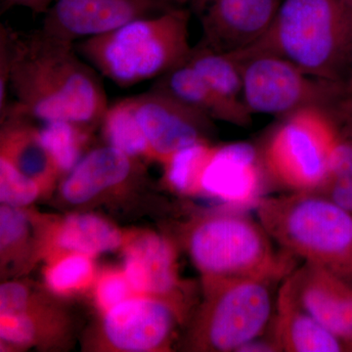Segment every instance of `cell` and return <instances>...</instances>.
Wrapping results in <instances>:
<instances>
[{
	"mask_svg": "<svg viewBox=\"0 0 352 352\" xmlns=\"http://www.w3.org/2000/svg\"><path fill=\"white\" fill-rule=\"evenodd\" d=\"M342 1L344 6L352 12V0H342Z\"/></svg>",
	"mask_w": 352,
	"mask_h": 352,
	"instance_id": "d590c367",
	"label": "cell"
},
{
	"mask_svg": "<svg viewBox=\"0 0 352 352\" xmlns=\"http://www.w3.org/2000/svg\"><path fill=\"white\" fill-rule=\"evenodd\" d=\"M283 0H188L201 43L222 52L249 47L270 30Z\"/></svg>",
	"mask_w": 352,
	"mask_h": 352,
	"instance_id": "8fae6325",
	"label": "cell"
},
{
	"mask_svg": "<svg viewBox=\"0 0 352 352\" xmlns=\"http://www.w3.org/2000/svg\"><path fill=\"white\" fill-rule=\"evenodd\" d=\"M144 134L150 156L166 163L175 153L208 141L212 120L171 95L151 88L126 98Z\"/></svg>",
	"mask_w": 352,
	"mask_h": 352,
	"instance_id": "30bf717a",
	"label": "cell"
},
{
	"mask_svg": "<svg viewBox=\"0 0 352 352\" xmlns=\"http://www.w3.org/2000/svg\"><path fill=\"white\" fill-rule=\"evenodd\" d=\"M151 88L171 95L210 120L239 126L251 124L252 113L244 102L232 100L220 94L186 63L157 78Z\"/></svg>",
	"mask_w": 352,
	"mask_h": 352,
	"instance_id": "ac0fdd59",
	"label": "cell"
},
{
	"mask_svg": "<svg viewBox=\"0 0 352 352\" xmlns=\"http://www.w3.org/2000/svg\"><path fill=\"white\" fill-rule=\"evenodd\" d=\"M29 302V292L24 285L17 282H7L0 287V315L28 311Z\"/></svg>",
	"mask_w": 352,
	"mask_h": 352,
	"instance_id": "4dcf8cb0",
	"label": "cell"
},
{
	"mask_svg": "<svg viewBox=\"0 0 352 352\" xmlns=\"http://www.w3.org/2000/svg\"><path fill=\"white\" fill-rule=\"evenodd\" d=\"M41 187L9 160L0 156V200L3 205L16 208L30 205L38 198Z\"/></svg>",
	"mask_w": 352,
	"mask_h": 352,
	"instance_id": "484cf974",
	"label": "cell"
},
{
	"mask_svg": "<svg viewBox=\"0 0 352 352\" xmlns=\"http://www.w3.org/2000/svg\"><path fill=\"white\" fill-rule=\"evenodd\" d=\"M58 247L71 252L98 256L122 245L119 229L94 214H74L62 222L57 231Z\"/></svg>",
	"mask_w": 352,
	"mask_h": 352,
	"instance_id": "ffe728a7",
	"label": "cell"
},
{
	"mask_svg": "<svg viewBox=\"0 0 352 352\" xmlns=\"http://www.w3.org/2000/svg\"><path fill=\"white\" fill-rule=\"evenodd\" d=\"M29 220L20 208L2 205L0 208V245L1 251L10 249L25 239Z\"/></svg>",
	"mask_w": 352,
	"mask_h": 352,
	"instance_id": "f546056e",
	"label": "cell"
},
{
	"mask_svg": "<svg viewBox=\"0 0 352 352\" xmlns=\"http://www.w3.org/2000/svg\"><path fill=\"white\" fill-rule=\"evenodd\" d=\"M100 76L75 44L41 30L21 36L9 76L13 102L0 119L15 113L44 124H101L109 104Z\"/></svg>",
	"mask_w": 352,
	"mask_h": 352,
	"instance_id": "6da1fadb",
	"label": "cell"
},
{
	"mask_svg": "<svg viewBox=\"0 0 352 352\" xmlns=\"http://www.w3.org/2000/svg\"><path fill=\"white\" fill-rule=\"evenodd\" d=\"M30 118L8 113L1 119V155L43 186L59 173L56 162Z\"/></svg>",
	"mask_w": 352,
	"mask_h": 352,
	"instance_id": "d6986e66",
	"label": "cell"
},
{
	"mask_svg": "<svg viewBox=\"0 0 352 352\" xmlns=\"http://www.w3.org/2000/svg\"><path fill=\"white\" fill-rule=\"evenodd\" d=\"M135 159L109 144L95 148L69 171L62 183V196L80 205L124 184L135 175Z\"/></svg>",
	"mask_w": 352,
	"mask_h": 352,
	"instance_id": "2e32d148",
	"label": "cell"
},
{
	"mask_svg": "<svg viewBox=\"0 0 352 352\" xmlns=\"http://www.w3.org/2000/svg\"><path fill=\"white\" fill-rule=\"evenodd\" d=\"M352 214V178L330 176L320 191L317 192Z\"/></svg>",
	"mask_w": 352,
	"mask_h": 352,
	"instance_id": "1f68e13d",
	"label": "cell"
},
{
	"mask_svg": "<svg viewBox=\"0 0 352 352\" xmlns=\"http://www.w3.org/2000/svg\"><path fill=\"white\" fill-rule=\"evenodd\" d=\"M191 16L188 7H180L82 39L75 47L99 75L118 87H133L186 63L193 48Z\"/></svg>",
	"mask_w": 352,
	"mask_h": 352,
	"instance_id": "7a4b0ae2",
	"label": "cell"
},
{
	"mask_svg": "<svg viewBox=\"0 0 352 352\" xmlns=\"http://www.w3.org/2000/svg\"><path fill=\"white\" fill-rule=\"evenodd\" d=\"M330 176H349L352 178V144L339 141L331 160Z\"/></svg>",
	"mask_w": 352,
	"mask_h": 352,
	"instance_id": "d6a6232c",
	"label": "cell"
},
{
	"mask_svg": "<svg viewBox=\"0 0 352 352\" xmlns=\"http://www.w3.org/2000/svg\"><path fill=\"white\" fill-rule=\"evenodd\" d=\"M288 278L296 300L308 314L344 344H352V286L344 277L305 263Z\"/></svg>",
	"mask_w": 352,
	"mask_h": 352,
	"instance_id": "4fadbf2b",
	"label": "cell"
},
{
	"mask_svg": "<svg viewBox=\"0 0 352 352\" xmlns=\"http://www.w3.org/2000/svg\"><path fill=\"white\" fill-rule=\"evenodd\" d=\"M258 221L285 251L338 274L352 275V214L317 192L263 198Z\"/></svg>",
	"mask_w": 352,
	"mask_h": 352,
	"instance_id": "3957f363",
	"label": "cell"
},
{
	"mask_svg": "<svg viewBox=\"0 0 352 352\" xmlns=\"http://www.w3.org/2000/svg\"><path fill=\"white\" fill-rule=\"evenodd\" d=\"M279 351L276 344L271 338L267 340H261V337L251 340L244 346H241L238 352H276Z\"/></svg>",
	"mask_w": 352,
	"mask_h": 352,
	"instance_id": "e575fe53",
	"label": "cell"
},
{
	"mask_svg": "<svg viewBox=\"0 0 352 352\" xmlns=\"http://www.w3.org/2000/svg\"><path fill=\"white\" fill-rule=\"evenodd\" d=\"M264 173L256 146L234 142L214 147L201 180V192L233 208L256 207L263 199Z\"/></svg>",
	"mask_w": 352,
	"mask_h": 352,
	"instance_id": "7c38bea8",
	"label": "cell"
},
{
	"mask_svg": "<svg viewBox=\"0 0 352 352\" xmlns=\"http://www.w3.org/2000/svg\"><path fill=\"white\" fill-rule=\"evenodd\" d=\"M186 64L220 94L243 101L242 69L233 52L214 50L199 43L192 48Z\"/></svg>",
	"mask_w": 352,
	"mask_h": 352,
	"instance_id": "44dd1931",
	"label": "cell"
},
{
	"mask_svg": "<svg viewBox=\"0 0 352 352\" xmlns=\"http://www.w3.org/2000/svg\"><path fill=\"white\" fill-rule=\"evenodd\" d=\"M330 111L300 109L282 117L261 153L266 173L293 192H318L339 142Z\"/></svg>",
	"mask_w": 352,
	"mask_h": 352,
	"instance_id": "8992f818",
	"label": "cell"
},
{
	"mask_svg": "<svg viewBox=\"0 0 352 352\" xmlns=\"http://www.w3.org/2000/svg\"><path fill=\"white\" fill-rule=\"evenodd\" d=\"M271 325L270 338L279 351H344V342L300 305L288 277L285 278L278 293Z\"/></svg>",
	"mask_w": 352,
	"mask_h": 352,
	"instance_id": "9a60e30c",
	"label": "cell"
},
{
	"mask_svg": "<svg viewBox=\"0 0 352 352\" xmlns=\"http://www.w3.org/2000/svg\"><path fill=\"white\" fill-rule=\"evenodd\" d=\"M133 291L124 272H107L98 280L95 289V300L99 309L105 314L111 308L131 298Z\"/></svg>",
	"mask_w": 352,
	"mask_h": 352,
	"instance_id": "83f0119b",
	"label": "cell"
},
{
	"mask_svg": "<svg viewBox=\"0 0 352 352\" xmlns=\"http://www.w3.org/2000/svg\"><path fill=\"white\" fill-rule=\"evenodd\" d=\"M187 4L188 0H57L44 14L41 30L51 38L75 44Z\"/></svg>",
	"mask_w": 352,
	"mask_h": 352,
	"instance_id": "9c48e42d",
	"label": "cell"
},
{
	"mask_svg": "<svg viewBox=\"0 0 352 352\" xmlns=\"http://www.w3.org/2000/svg\"><path fill=\"white\" fill-rule=\"evenodd\" d=\"M94 276L91 256L72 252L48 268L45 281L53 293L69 295L87 286Z\"/></svg>",
	"mask_w": 352,
	"mask_h": 352,
	"instance_id": "cb8c5ba5",
	"label": "cell"
},
{
	"mask_svg": "<svg viewBox=\"0 0 352 352\" xmlns=\"http://www.w3.org/2000/svg\"><path fill=\"white\" fill-rule=\"evenodd\" d=\"M351 44L352 12L342 0H283L267 32L247 48L336 82Z\"/></svg>",
	"mask_w": 352,
	"mask_h": 352,
	"instance_id": "277c9868",
	"label": "cell"
},
{
	"mask_svg": "<svg viewBox=\"0 0 352 352\" xmlns=\"http://www.w3.org/2000/svg\"><path fill=\"white\" fill-rule=\"evenodd\" d=\"M21 34L6 25H0V118L10 104L9 76L12 68Z\"/></svg>",
	"mask_w": 352,
	"mask_h": 352,
	"instance_id": "4316f807",
	"label": "cell"
},
{
	"mask_svg": "<svg viewBox=\"0 0 352 352\" xmlns=\"http://www.w3.org/2000/svg\"><path fill=\"white\" fill-rule=\"evenodd\" d=\"M270 234L236 210L201 217L190 227L187 249L205 280L266 278L279 281L295 271V258L278 252Z\"/></svg>",
	"mask_w": 352,
	"mask_h": 352,
	"instance_id": "5b68a950",
	"label": "cell"
},
{
	"mask_svg": "<svg viewBox=\"0 0 352 352\" xmlns=\"http://www.w3.org/2000/svg\"><path fill=\"white\" fill-rule=\"evenodd\" d=\"M243 76V101L252 113L284 117L300 109L330 111L338 96L333 80L307 75L273 53L245 48L234 51Z\"/></svg>",
	"mask_w": 352,
	"mask_h": 352,
	"instance_id": "ba28073f",
	"label": "cell"
},
{
	"mask_svg": "<svg viewBox=\"0 0 352 352\" xmlns=\"http://www.w3.org/2000/svg\"><path fill=\"white\" fill-rule=\"evenodd\" d=\"M41 129V139L52 155L60 171H69L80 160V135L82 127L68 122H50Z\"/></svg>",
	"mask_w": 352,
	"mask_h": 352,
	"instance_id": "d4e9b609",
	"label": "cell"
},
{
	"mask_svg": "<svg viewBox=\"0 0 352 352\" xmlns=\"http://www.w3.org/2000/svg\"><path fill=\"white\" fill-rule=\"evenodd\" d=\"M175 314V307L168 303L131 296L105 312L104 333L110 344L120 351H155L168 342Z\"/></svg>",
	"mask_w": 352,
	"mask_h": 352,
	"instance_id": "5bb4252c",
	"label": "cell"
},
{
	"mask_svg": "<svg viewBox=\"0 0 352 352\" xmlns=\"http://www.w3.org/2000/svg\"><path fill=\"white\" fill-rule=\"evenodd\" d=\"M101 124L107 144L131 157L150 156L149 146L126 98L109 106Z\"/></svg>",
	"mask_w": 352,
	"mask_h": 352,
	"instance_id": "7402d4cb",
	"label": "cell"
},
{
	"mask_svg": "<svg viewBox=\"0 0 352 352\" xmlns=\"http://www.w3.org/2000/svg\"><path fill=\"white\" fill-rule=\"evenodd\" d=\"M36 325L29 312L0 315V338L7 344L25 346L36 339Z\"/></svg>",
	"mask_w": 352,
	"mask_h": 352,
	"instance_id": "f1b7e54d",
	"label": "cell"
},
{
	"mask_svg": "<svg viewBox=\"0 0 352 352\" xmlns=\"http://www.w3.org/2000/svg\"><path fill=\"white\" fill-rule=\"evenodd\" d=\"M124 272L138 294L168 296L179 287L175 251L156 234H143L126 245Z\"/></svg>",
	"mask_w": 352,
	"mask_h": 352,
	"instance_id": "e0dca14e",
	"label": "cell"
},
{
	"mask_svg": "<svg viewBox=\"0 0 352 352\" xmlns=\"http://www.w3.org/2000/svg\"><path fill=\"white\" fill-rule=\"evenodd\" d=\"M214 150V146L203 141L175 153L164 163L170 186L183 194L201 192V176Z\"/></svg>",
	"mask_w": 352,
	"mask_h": 352,
	"instance_id": "603a6c76",
	"label": "cell"
},
{
	"mask_svg": "<svg viewBox=\"0 0 352 352\" xmlns=\"http://www.w3.org/2000/svg\"><path fill=\"white\" fill-rule=\"evenodd\" d=\"M57 0H2L7 7L21 6L36 14H45Z\"/></svg>",
	"mask_w": 352,
	"mask_h": 352,
	"instance_id": "836d02e7",
	"label": "cell"
},
{
	"mask_svg": "<svg viewBox=\"0 0 352 352\" xmlns=\"http://www.w3.org/2000/svg\"><path fill=\"white\" fill-rule=\"evenodd\" d=\"M266 278L205 280V305L192 336L194 349L238 351L261 337L275 312L272 286Z\"/></svg>",
	"mask_w": 352,
	"mask_h": 352,
	"instance_id": "52a82bcc",
	"label": "cell"
}]
</instances>
